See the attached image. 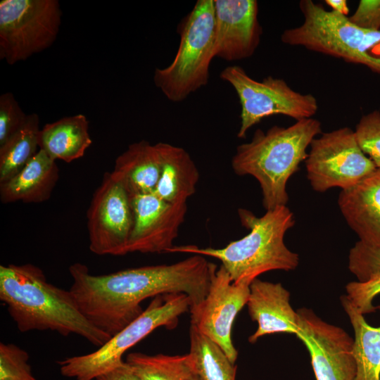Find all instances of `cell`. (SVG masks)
I'll return each mask as SVG.
<instances>
[{"label": "cell", "mask_w": 380, "mask_h": 380, "mask_svg": "<svg viewBox=\"0 0 380 380\" xmlns=\"http://www.w3.org/2000/svg\"><path fill=\"white\" fill-rule=\"evenodd\" d=\"M217 269L197 254L170 265L101 275L91 274L85 265L75 262L69 267L72 278L70 291L89 321L112 337L142 314L141 303L148 298L184 293L191 306L198 304L208 294Z\"/></svg>", "instance_id": "obj_1"}, {"label": "cell", "mask_w": 380, "mask_h": 380, "mask_svg": "<svg viewBox=\"0 0 380 380\" xmlns=\"http://www.w3.org/2000/svg\"><path fill=\"white\" fill-rule=\"evenodd\" d=\"M0 300L20 332L75 334L98 348L111 338L83 315L70 290L49 282L32 264L0 265Z\"/></svg>", "instance_id": "obj_2"}, {"label": "cell", "mask_w": 380, "mask_h": 380, "mask_svg": "<svg viewBox=\"0 0 380 380\" xmlns=\"http://www.w3.org/2000/svg\"><path fill=\"white\" fill-rule=\"evenodd\" d=\"M242 226L249 233L221 248L196 246H174L167 253H187L213 257L222 262L234 284L250 285L260 274L272 270H293L299 263L298 255L284 242L286 232L295 223L286 205L267 210L261 217L239 208Z\"/></svg>", "instance_id": "obj_3"}, {"label": "cell", "mask_w": 380, "mask_h": 380, "mask_svg": "<svg viewBox=\"0 0 380 380\" xmlns=\"http://www.w3.org/2000/svg\"><path fill=\"white\" fill-rule=\"evenodd\" d=\"M321 122L314 118L296 121L288 127L257 129L251 141L237 146L232 167L238 175H251L260 184L266 210L286 205V184L308 158L306 150L321 133Z\"/></svg>", "instance_id": "obj_4"}, {"label": "cell", "mask_w": 380, "mask_h": 380, "mask_svg": "<svg viewBox=\"0 0 380 380\" xmlns=\"http://www.w3.org/2000/svg\"><path fill=\"white\" fill-rule=\"evenodd\" d=\"M304 21L284 31L282 42L367 66L380 73V30L353 24L348 17L327 11L311 0L299 4Z\"/></svg>", "instance_id": "obj_5"}, {"label": "cell", "mask_w": 380, "mask_h": 380, "mask_svg": "<svg viewBox=\"0 0 380 380\" xmlns=\"http://www.w3.org/2000/svg\"><path fill=\"white\" fill-rule=\"evenodd\" d=\"M179 48L172 62L156 68L153 82L172 102L185 100L205 86L214 58L215 12L213 0H198L179 24Z\"/></svg>", "instance_id": "obj_6"}, {"label": "cell", "mask_w": 380, "mask_h": 380, "mask_svg": "<svg viewBox=\"0 0 380 380\" xmlns=\"http://www.w3.org/2000/svg\"><path fill=\"white\" fill-rule=\"evenodd\" d=\"M191 305L184 293L154 297L139 317L95 351L58 361L61 374L75 380H95L123 365L122 356L127 350L158 327L175 328L179 317L189 311Z\"/></svg>", "instance_id": "obj_7"}, {"label": "cell", "mask_w": 380, "mask_h": 380, "mask_svg": "<svg viewBox=\"0 0 380 380\" xmlns=\"http://www.w3.org/2000/svg\"><path fill=\"white\" fill-rule=\"evenodd\" d=\"M61 16L58 0H1L0 59L13 65L49 48Z\"/></svg>", "instance_id": "obj_8"}, {"label": "cell", "mask_w": 380, "mask_h": 380, "mask_svg": "<svg viewBox=\"0 0 380 380\" xmlns=\"http://www.w3.org/2000/svg\"><path fill=\"white\" fill-rule=\"evenodd\" d=\"M220 77L232 86L239 99V138H243L251 127L265 118L283 115L298 121L311 118L317 111V101L313 95L294 91L282 79L268 76L257 81L237 65L223 69Z\"/></svg>", "instance_id": "obj_9"}, {"label": "cell", "mask_w": 380, "mask_h": 380, "mask_svg": "<svg viewBox=\"0 0 380 380\" xmlns=\"http://www.w3.org/2000/svg\"><path fill=\"white\" fill-rule=\"evenodd\" d=\"M310 146L305 165L315 191L350 188L376 168L362 151L354 132L348 127L323 133Z\"/></svg>", "instance_id": "obj_10"}, {"label": "cell", "mask_w": 380, "mask_h": 380, "mask_svg": "<svg viewBox=\"0 0 380 380\" xmlns=\"http://www.w3.org/2000/svg\"><path fill=\"white\" fill-rule=\"evenodd\" d=\"M90 251L99 255H124L133 226L130 196L110 172L103 174L87 211Z\"/></svg>", "instance_id": "obj_11"}, {"label": "cell", "mask_w": 380, "mask_h": 380, "mask_svg": "<svg viewBox=\"0 0 380 380\" xmlns=\"http://www.w3.org/2000/svg\"><path fill=\"white\" fill-rule=\"evenodd\" d=\"M297 312L300 331L296 336L309 352L316 380H356L353 338L310 309L300 308Z\"/></svg>", "instance_id": "obj_12"}, {"label": "cell", "mask_w": 380, "mask_h": 380, "mask_svg": "<svg viewBox=\"0 0 380 380\" xmlns=\"http://www.w3.org/2000/svg\"><path fill=\"white\" fill-rule=\"evenodd\" d=\"M249 286L233 283L220 265L212 277L205 298L189 309L191 324L218 345L233 364L238 351L232 340V328L236 315L247 304Z\"/></svg>", "instance_id": "obj_13"}, {"label": "cell", "mask_w": 380, "mask_h": 380, "mask_svg": "<svg viewBox=\"0 0 380 380\" xmlns=\"http://www.w3.org/2000/svg\"><path fill=\"white\" fill-rule=\"evenodd\" d=\"M130 202L133 226L128 252L167 253L184 222L186 203L167 202L154 193L130 197Z\"/></svg>", "instance_id": "obj_14"}, {"label": "cell", "mask_w": 380, "mask_h": 380, "mask_svg": "<svg viewBox=\"0 0 380 380\" xmlns=\"http://www.w3.org/2000/svg\"><path fill=\"white\" fill-rule=\"evenodd\" d=\"M214 58L235 61L251 57L262 34L255 0H213Z\"/></svg>", "instance_id": "obj_15"}, {"label": "cell", "mask_w": 380, "mask_h": 380, "mask_svg": "<svg viewBox=\"0 0 380 380\" xmlns=\"http://www.w3.org/2000/svg\"><path fill=\"white\" fill-rule=\"evenodd\" d=\"M249 288L246 305L251 319L258 323V329L248 338L251 343L267 334L288 333L296 336L298 334V314L290 304V293L281 283L257 278Z\"/></svg>", "instance_id": "obj_16"}, {"label": "cell", "mask_w": 380, "mask_h": 380, "mask_svg": "<svg viewBox=\"0 0 380 380\" xmlns=\"http://www.w3.org/2000/svg\"><path fill=\"white\" fill-rule=\"evenodd\" d=\"M338 203L359 241L380 246V168H376L353 186L342 189Z\"/></svg>", "instance_id": "obj_17"}, {"label": "cell", "mask_w": 380, "mask_h": 380, "mask_svg": "<svg viewBox=\"0 0 380 380\" xmlns=\"http://www.w3.org/2000/svg\"><path fill=\"white\" fill-rule=\"evenodd\" d=\"M161 173L158 147L146 140L132 143L115 160L112 177L130 197L153 193Z\"/></svg>", "instance_id": "obj_18"}, {"label": "cell", "mask_w": 380, "mask_h": 380, "mask_svg": "<svg viewBox=\"0 0 380 380\" xmlns=\"http://www.w3.org/2000/svg\"><path fill=\"white\" fill-rule=\"evenodd\" d=\"M58 179L59 169L56 160L39 149L18 173L0 184L1 201L3 203L46 201Z\"/></svg>", "instance_id": "obj_19"}, {"label": "cell", "mask_w": 380, "mask_h": 380, "mask_svg": "<svg viewBox=\"0 0 380 380\" xmlns=\"http://www.w3.org/2000/svg\"><path fill=\"white\" fill-rule=\"evenodd\" d=\"M161 159V173L154 194L174 203H186L196 191L198 167L183 148L168 143L156 144Z\"/></svg>", "instance_id": "obj_20"}, {"label": "cell", "mask_w": 380, "mask_h": 380, "mask_svg": "<svg viewBox=\"0 0 380 380\" xmlns=\"http://www.w3.org/2000/svg\"><path fill=\"white\" fill-rule=\"evenodd\" d=\"M92 143L89 121L83 114L46 124L39 134V149L51 158L71 163L84 156Z\"/></svg>", "instance_id": "obj_21"}, {"label": "cell", "mask_w": 380, "mask_h": 380, "mask_svg": "<svg viewBox=\"0 0 380 380\" xmlns=\"http://www.w3.org/2000/svg\"><path fill=\"white\" fill-rule=\"evenodd\" d=\"M341 303L354 331L356 380H380V327L369 325L346 295L341 297ZM376 307L380 311V305Z\"/></svg>", "instance_id": "obj_22"}, {"label": "cell", "mask_w": 380, "mask_h": 380, "mask_svg": "<svg viewBox=\"0 0 380 380\" xmlns=\"http://www.w3.org/2000/svg\"><path fill=\"white\" fill-rule=\"evenodd\" d=\"M125 362L140 380H202L189 353L168 355L134 352Z\"/></svg>", "instance_id": "obj_23"}, {"label": "cell", "mask_w": 380, "mask_h": 380, "mask_svg": "<svg viewBox=\"0 0 380 380\" xmlns=\"http://www.w3.org/2000/svg\"><path fill=\"white\" fill-rule=\"evenodd\" d=\"M39 118L27 115L24 125L0 146V184L18 173L39 150Z\"/></svg>", "instance_id": "obj_24"}, {"label": "cell", "mask_w": 380, "mask_h": 380, "mask_svg": "<svg viewBox=\"0 0 380 380\" xmlns=\"http://www.w3.org/2000/svg\"><path fill=\"white\" fill-rule=\"evenodd\" d=\"M189 339V354L202 380H236L237 366L218 345L191 324Z\"/></svg>", "instance_id": "obj_25"}, {"label": "cell", "mask_w": 380, "mask_h": 380, "mask_svg": "<svg viewBox=\"0 0 380 380\" xmlns=\"http://www.w3.org/2000/svg\"><path fill=\"white\" fill-rule=\"evenodd\" d=\"M29 354L13 343H0V380H37Z\"/></svg>", "instance_id": "obj_26"}, {"label": "cell", "mask_w": 380, "mask_h": 380, "mask_svg": "<svg viewBox=\"0 0 380 380\" xmlns=\"http://www.w3.org/2000/svg\"><path fill=\"white\" fill-rule=\"evenodd\" d=\"M354 133L362 151L380 168V111L375 110L362 116Z\"/></svg>", "instance_id": "obj_27"}, {"label": "cell", "mask_w": 380, "mask_h": 380, "mask_svg": "<svg viewBox=\"0 0 380 380\" xmlns=\"http://www.w3.org/2000/svg\"><path fill=\"white\" fill-rule=\"evenodd\" d=\"M348 268L360 282L380 274V246H367L358 241L350 251Z\"/></svg>", "instance_id": "obj_28"}, {"label": "cell", "mask_w": 380, "mask_h": 380, "mask_svg": "<svg viewBox=\"0 0 380 380\" xmlns=\"http://www.w3.org/2000/svg\"><path fill=\"white\" fill-rule=\"evenodd\" d=\"M27 115L12 93L0 96V146L24 125Z\"/></svg>", "instance_id": "obj_29"}, {"label": "cell", "mask_w": 380, "mask_h": 380, "mask_svg": "<svg viewBox=\"0 0 380 380\" xmlns=\"http://www.w3.org/2000/svg\"><path fill=\"white\" fill-rule=\"evenodd\" d=\"M346 297L363 315L374 312V298L380 293V274L367 281H351L346 286Z\"/></svg>", "instance_id": "obj_30"}, {"label": "cell", "mask_w": 380, "mask_h": 380, "mask_svg": "<svg viewBox=\"0 0 380 380\" xmlns=\"http://www.w3.org/2000/svg\"><path fill=\"white\" fill-rule=\"evenodd\" d=\"M355 25L368 30H380V0H361L355 12L348 17Z\"/></svg>", "instance_id": "obj_31"}, {"label": "cell", "mask_w": 380, "mask_h": 380, "mask_svg": "<svg viewBox=\"0 0 380 380\" xmlns=\"http://www.w3.org/2000/svg\"><path fill=\"white\" fill-rule=\"evenodd\" d=\"M95 380H140L131 370L129 367L125 364L105 374L97 377Z\"/></svg>", "instance_id": "obj_32"}, {"label": "cell", "mask_w": 380, "mask_h": 380, "mask_svg": "<svg viewBox=\"0 0 380 380\" xmlns=\"http://www.w3.org/2000/svg\"><path fill=\"white\" fill-rule=\"evenodd\" d=\"M326 4L332 8V11L347 16L349 8L346 0H326Z\"/></svg>", "instance_id": "obj_33"}]
</instances>
